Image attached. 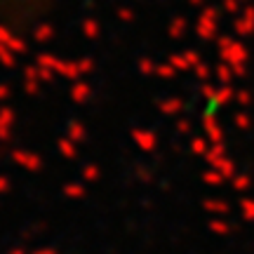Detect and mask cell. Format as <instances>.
Masks as SVG:
<instances>
[{
    "mask_svg": "<svg viewBox=\"0 0 254 254\" xmlns=\"http://www.w3.org/2000/svg\"><path fill=\"white\" fill-rule=\"evenodd\" d=\"M52 0H0V36L33 33L47 19Z\"/></svg>",
    "mask_w": 254,
    "mask_h": 254,
    "instance_id": "1",
    "label": "cell"
}]
</instances>
